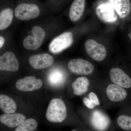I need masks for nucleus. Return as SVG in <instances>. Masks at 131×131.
<instances>
[{
    "label": "nucleus",
    "instance_id": "obj_1",
    "mask_svg": "<svg viewBox=\"0 0 131 131\" xmlns=\"http://www.w3.org/2000/svg\"><path fill=\"white\" fill-rule=\"evenodd\" d=\"M67 117V109L63 101L54 98L49 103L46 113L47 119L50 122L61 123Z\"/></svg>",
    "mask_w": 131,
    "mask_h": 131
},
{
    "label": "nucleus",
    "instance_id": "obj_2",
    "mask_svg": "<svg viewBox=\"0 0 131 131\" xmlns=\"http://www.w3.org/2000/svg\"><path fill=\"white\" fill-rule=\"evenodd\" d=\"M31 31L34 37L29 35L26 37L24 39L23 45L25 49L34 50L41 46L45 37L46 33L44 30L39 26L33 27Z\"/></svg>",
    "mask_w": 131,
    "mask_h": 131
},
{
    "label": "nucleus",
    "instance_id": "obj_3",
    "mask_svg": "<svg viewBox=\"0 0 131 131\" xmlns=\"http://www.w3.org/2000/svg\"><path fill=\"white\" fill-rule=\"evenodd\" d=\"M73 35L71 32H67L53 39L49 46L50 51L58 54L71 46L73 43Z\"/></svg>",
    "mask_w": 131,
    "mask_h": 131
},
{
    "label": "nucleus",
    "instance_id": "obj_4",
    "mask_svg": "<svg viewBox=\"0 0 131 131\" xmlns=\"http://www.w3.org/2000/svg\"><path fill=\"white\" fill-rule=\"evenodd\" d=\"M40 14V9L37 5L29 3H21L15 8V14L17 19L28 20L36 18Z\"/></svg>",
    "mask_w": 131,
    "mask_h": 131
},
{
    "label": "nucleus",
    "instance_id": "obj_5",
    "mask_svg": "<svg viewBox=\"0 0 131 131\" xmlns=\"http://www.w3.org/2000/svg\"><path fill=\"white\" fill-rule=\"evenodd\" d=\"M85 47L87 54L95 61L101 62L106 56V50L105 46L93 39L87 40Z\"/></svg>",
    "mask_w": 131,
    "mask_h": 131
},
{
    "label": "nucleus",
    "instance_id": "obj_6",
    "mask_svg": "<svg viewBox=\"0 0 131 131\" xmlns=\"http://www.w3.org/2000/svg\"><path fill=\"white\" fill-rule=\"evenodd\" d=\"M68 68L72 73L77 75H89L93 72L94 66L90 62L81 59L71 60Z\"/></svg>",
    "mask_w": 131,
    "mask_h": 131
},
{
    "label": "nucleus",
    "instance_id": "obj_7",
    "mask_svg": "<svg viewBox=\"0 0 131 131\" xmlns=\"http://www.w3.org/2000/svg\"><path fill=\"white\" fill-rule=\"evenodd\" d=\"M54 61V58L47 53L33 55L29 58L30 64L36 70L43 69L50 67Z\"/></svg>",
    "mask_w": 131,
    "mask_h": 131
},
{
    "label": "nucleus",
    "instance_id": "obj_8",
    "mask_svg": "<svg viewBox=\"0 0 131 131\" xmlns=\"http://www.w3.org/2000/svg\"><path fill=\"white\" fill-rule=\"evenodd\" d=\"M43 82L35 77L28 76L18 80L16 83L17 89L22 91H32L39 89Z\"/></svg>",
    "mask_w": 131,
    "mask_h": 131
},
{
    "label": "nucleus",
    "instance_id": "obj_9",
    "mask_svg": "<svg viewBox=\"0 0 131 131\" xmlns=\"http://www.w3.org/2000/svg\"><path fill=\"white\" fill-rule=\"evenodd\" d=\"M96 12L99 18L105 23L113 24L116 22L118 19L115 10L108 3L98 6Z\"/></svg>",
    "mask_w": 131,
    "mask_h": 131
},
{
    "label": "nucleus",
    "instance_id": "obj_10",
    "mask_svg": "<svg viewBox=\"0 0 131 131\" xmlns=\"http://www.w3.org/2000/svg\"><path fill=\"white\" fill-rule=\"evenodd\" d=\"M19 69L18 61L13 52H7L0 57V71L15 72Z\"/></svg>",
    "mask_w": 131,
    "mask_h": 131
},
{
    "label": "nucleus",
    "instance_id": "obj_11",
    "mask_svg": "<svg viewBox=\"0 0 131 131\" xmlns=\"http://www.w3.org/2000/svg\"><path fill=\"white\" fill-rule=\"evenodd\" d=\"M110 80L113 83L124 88H131V79L124 71L118 68H112L110 72Z\"/></svg>",
    "mask_w": 131,
    "mask_h": 131
},
{
    "label": "nucleus",
    "instance_id": "obj_12",
    "mask_svg": "<svg viewBox=\"0 0 131 131\" xmlns=\"http://www.w3.org/2000/svg\"><path fill=\"white\" fill-rule=\"evenodd\" d=\"M91 121L94 128L99 131L105 130L111 123L108 116L100 110L94 111L91 116Z\"/></svg>",
    "mask_w": 131,
    "mask_h": 131
},
{
    "label": "nucleus",
    "instance_id": "obj_13",
    "mask_svg": "<svg viewBox=\"0 0 131 131\" xmlns=\"http://www.w3.org/2000/svg\"><path fill=\"white\" fill-rule=\"evenodd\" d=\"M24 115L20 113H5L0 116L1 122L8 127L18 126L26 120Z\"/></svg>",
    "mask_w": 131,
    "mask_h": 131
},
{
    "label": "nucleus",
    "instance_id": "obj_14",
    "mask_svg": "<svg viewBox=\"0 0 131 131\" xmlns=\"http://www.w3.org/2000/svg\"><path fill=\"white\" fill-rule=\"evenodd\" d=\"M106 93L109 100L114 102L124 100L127 96V93L124 88L116 84H110L108 86Z\"/></svg>",
    "mask_w": 131,
    "mask_h": 131
},
{
    "label": "nucleus",
    "instance_id": "obj_15",
    "mask_svg": "<svg viewBox=\"0 0 131 131\" xmlns=\"http://www.w3.org/2000/svg\"><path fill=\"white\" fill-rule=\"evenodd\" d=\"M108 3L114 9L121 18L127 17L130 12L129 0H108Z\"/></svg>",
    "mask_w": 131,
    "mask_h": 131
},
{
    "label": "nucleus",
    "instance_id": "obj_16",
    "mask_svg": "<svg viewBox=\"0 0 131 131\" xmlns=\"http://www.w3.org/2000/svg\"><path fill=\"white\" fill-rule=\"evenodd\" d=\"M85 0H74L71 6L69 17L71 20L76 21L81 18L84 12Z\"/></svg>",
    "mask_w": 131,
    "mask_h": 131
},
{
    "label": "nucleus",
    "instance_id": "obj_17",
    "mask_svg": "<svg viewBox=\"0 0 131 131\" xmlns=\"http://www.w3.org/2000/svg\"><path fill=\"white\" fill-rule=\"evenodd\" d=\"M0 109L5 113H13L17 109V105L11 97L0 94Z\"/></svg>",
    "mask_w": 131,
    "mask_h": 131
},
{
    "label": "nucleus",
    "instance_id": "obj_18",
    "mask_svg": "<svg viewBox=\"0 0 131 131\" xmlns=\"http://www.w3.org/2000/svg\"><path fill=\"white\" fill-rule=\"evenodd\" d=\"M65 79V74L58 69L53 70L48 75V81L51 85L54 87H58L62 85Z\"/></svg>",
    "mask_w": 131,
    "mask_h": 131
},
{
    "label": "nucleus",
    "instance_id": "obj_19",
    "mask_svg": "<svg viewBox=\"0 0 131 131\" xmlns=\"http://www.w3.org/2000/svg\"><path fill=\"white\" fill-rule=\"evenodd\" d=\"M89 84V81L86 78L81 77L78 78L72 84L74 94L78 96L83 94L88 91Z\"/></svg>",
    "mask_w": 131,
    "mask_h": 131
},
{
    "label": "nucleus",
    "instance_id": "obj_20",
    "mask_svg": "<svg viewBox=\"0 0 131 131\" xmlns=\"http://www.w3.org/2000/svg\"><path fill=\"white\" fill-rule=\"evenodd\" d=\"M13 19V12L10 8L3 9L0 13V30H3L10 25Z\"/></svg>",
    "mask_w": 131,
    "mask_h": 131
},
{
    "label": "nucleus",
    "instance_id": "obj_21",
    "mask_svg": "<svg viewBox=\"0 0 131 131\" xmlns=\"http://www.w3.org/2000/svg\"><path fill=\"white\" fill-rule=\"evenodd\" d=\"M38 126V123L32 118L26 120L15 129V131H33L35 130Z\"/></svg>",
    "mask_w": 131,
    "mask_h": 131
},
{
    "label": "nucleus",
    "instance_id": "obj_22",
    "mask_svg": "<svg viewBox=\"0 0 131 131\" xmlns=\"http://www.w3.org/2000/svg\"><path fill=\"white\" fill-rule=\"evenodd\" d=\"M117 124L119 126L126 131H131V117L122 115L118 117Z\"/></svg>",
    "mask_w": 131,
    "mask_h": 131
},
{
    "label": "nucleus",
    "instance_id": "obj_23",
    "mask_svg": "<svg viewBox=\"0 0 131 131\" xmlns=\"http://www.w3.org/2000/svg\"><path fill=\"white\" fill-rule=\"evenodd\" d=\"M89 97L90 100L95 106H98L100 105L99 100L96 95L93 92H91L89 94Z\"/></svg>",
    "mask_w": 131,
    "mask_h": 131
},
{
    "label": "nucleus",
    "instance_id": "obj_24",
    "mask_svg": "<svg viewBox=\"0 0 131 131\" xmlns=\"http://www.w3.org/2000/svg\"><path fill=\"white\" fill-rule=\"evenodd\" d=\"M83 102L84 105L89 109H93L95 107V105L89 98H84L83 99Z\"/></svg>",
    "mask_w": 131,
    "mask_h": 131
},
{
    "label": "nucleus",
    "instance_id": "obj_25",
    "mask_svg": "<svg viewBox=\"0 0 131 131\" xmlns=\"http://www.w3.org/2000/svg\"><path fill=\"white\" fill-rule=\"evenodd\" d=\"M5 40L4 38L0 36V49L3 47L5 43Z\"/></svg>",
    "mask_w": 131,
    "mask_h": 131
},
{
    "label": "nucleus",
    "instance_id": "obj_26",
    "mask_svg": "<svg viewBox=\"0 0 131 131\" xmlns=\"http://www.w3.org/2000/svg\"><path fill=\"white\" fill-rule=\"evenodd\" d=\"M129 37H130V38L131 41V31L130 33L129 34Z\"/></svg>",
    "mask_w": 131,
    "mask_h": 131
}]
</instances>
